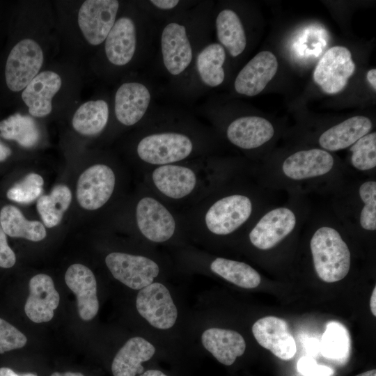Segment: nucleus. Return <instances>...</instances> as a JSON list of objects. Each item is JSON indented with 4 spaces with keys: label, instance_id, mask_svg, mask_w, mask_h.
<instances>
[{
    "label": "nucleus",
    "instance_id": "nucleus-1",
    "mask_svg": "<svg viewBox=\"0 0 376 376\" xmlns=\"http://www.w3.org/2000/svg\"><path fill=\"white\" fill-rule=\"evenodd\" d=\"M210 3L193 5L163 21L158 29L159 61L173 89L190 70L198 51L208 43Z\"/></svg>",
    "mask_w": 376,
    "mask_h": 376
},
{
    "label": "nucleus",
    "instance_id": "nucleus-2",
    "mask_svg": "<svg viewBox=\"0 0 376 376\" xmlns=\"http://www.w3.org/2000/svg\"><path fill=\"white\" fill-rule=\"evenodd\" d=\"M314 228L309 245L315 272L324 282L339 281L350 269L349 246L334 222L322 221Z\"/></svg>",
    "mask_w": 376,
    "mask_h": 376
},
{
    "label": "nucleus",
    "instance_id": "nucleus-3",
    "mask_svg": "<svg viewBox=\"0 0 376 376\" xmlns=\"http://www.w3.org/2000/svg\"><path fill=\"white\" fill-rule=\"evenodd\" d=\"M157 35V21L148 13L141 24L126 15L116 18L104 40L106 58L115 66H125L140 49L151 54Z\"/></svg>",
    "mask_w": 376,
    "mask_h": 376
},
{
    "label": "nucleus",
    "instance_id": "nucleus-4",
    "mask_svg": "<svg viewBox=\"0 0 376 376\" xmlns=\"http://www.w3.org/2000/svg\"><path fill=\"white\" fill-rule=\"evenodd\" d=\"M195 136L180 129L156 130L142 136L136 146V154L152 165L174 164L188 158L196 146Z\"/></svg>",
    "mask_w": 376,
    "mask_h": 376
},
{
    "label": "nucleus",
    "instance_id": "nucleus-5",
    "mask_svg": "<svg viewBox=\"0 0 376 376\" xmlns=\"http://www.w3.org/2000/svg\"><path fill=\"white\" fill-rule=\"evenodd\" d=\"M226 58L227 52L219 43L209 42L198 51L190 70L173 91L185 97H194L206 88L221 86L226 79Z\"/></svg>",
    "mask_w": 376,
    "mask_h": 376
},
{
    "label": "nucleus",
    "instance_id": "nucleus-6",
    "mask_svg": "<svg viewBox=\"0 0 376 376\" xmlns=\"http://www.w3.org/2000/svg\"><path fill=\"white\" fill-rule=\"evenodd\" d=\"M334 156L322 148L301 150L290 155L282 162L279 173L294 184L320 182L338 170Z\"/></svg>",
    "mask_w": 376,
    "mask_h": 376
},
{
    "label": "nucleus",
    "instance_id": "nucleus-7",
    "mask_svg": "<svg viewBox=\"0 0 376 376\" xmlns=\"http://www.w3.org/2000/svg\"><path fill=\"white\" fill-rule=\"evenodd\" d=\"M299 212L294 206L274 207L267 210L251 228L249 241L258 249H272L299 227Z\"/></svg>",
    "mask_w": 376,
    "mask_h": 376
},
{
    "label": "nucleus",
    "instance_id": "nucleus-8",
    "mask_svg": "<svg viewBox=\"0 0 376 376\" xmlns=\"http://www.w3.org/2000/svg\"><path fill=\"white\" fill-rule=\"evenodd\" d=\"M253 210L254 203L250 196L243 194L226 195L216 201L207 210L206 228L216 235H230L250 219Z\"/></svg>",
    "mask_w": 376,
    "mask_h": 376
},
{
    "label": "nucleus",
    "instance_id": "nucleus-9",
    "mask_svg": "<svg viewBox=\"0 0 376 376\" xmlns=\"http://www.w3.org/2000/svg\"><path fill=\"white\" fill-rule=\"evenodd\" d=\"M43 63V52L37 42L24 39L10 52L6 64L8 88L14 92L24 89L38 74Z\"/></svg>",
    "mask_w": 376,
    "mask_h": 376
},
{
    "label": "nucleus",
    "instance_id": "nucleus-10",
    "mask_svg": "<svg viewBox=\"0 0 376 376\" xmlns=\"http://www.w3.org/2000/svg\"><path fill=\"white\" fill-rule=\"evenodd\" d=\"M154 103L155 91L149 82L125 81L115 93L116 118L123 125H134L150 114Z\"/></svg>",
    "mask_w": 376,
    "mask_h": 376
},
{
    "label": "nucleus",
    "instance_id": "nucleus-11",
    "mask_svg": "<svg viewBox=\"0 0 376 376\" xmlns=\"http://www.w3.org/2000/svg\"><path fill=\"white\" fill-rule=\"evenodd\" d=\"M136 307L139 315L157 329L172 328L178 318V309L170 291L159 282H152L139 290Z\"/></svg>",
    "mask_w": 376,
    "mask_h": 376
},
{
    "label": "nucleus",
    "instance_id": "nucleus-12",
    "mask_svg": "<svg viewBox=\"0 0 376 376\" xmlns=\"http://www.w3.org/2000/svg\"><path fill=\"white\" fill-rule=\"evenodd\" d=\"M356 65L350 51L345 47L329 49L320 59L313 72L315 82L327 94H336L347 86Z\"/></svg>",
    "mask_w": 376,
    "mask_h": 376
},
{
    "label": "nucleus",
    "instance_id": "nucleus-13",
    "mask_svg": "<svg viewBox=\"0 0 376 376\" xmlns=\"http://www.w3.org/2000/svg\"><path fill=\"white\" fill-rule=\"evenodd\" d=\"M112 276L133 290H141L152 283L159 273V265L143 256L112 252L105 258Z\"/></svg>",
    "mask_w": 376,
    "mask_h": 376
},
{
    "label": "nucleus",
    "instance_id": "nucleus-14",
    "mask_svg": "<svg viewBox=\"0 0 376 376\" xmlns=\"http://www.w3.org/2000/svg\"><path fill=\"white\" fill-rule=\"evenodd\" d=\"M120 8L116 0H88L78 13L79 26L85 39L92 45L104 42L113 27Z\"/></svg>",
    "mask_w": 376,
    "mask_h": 376
},
{
    "label": "nucleus",
    "instance_id": "nucleus-15",
    "mask_svg": "<svg viewBox=\"0 0 376 376\" xmlns=\"http://www.w3.org/2000/svg\"><path fill=\"white\" fill-rule=\"evenodd\" d=\"M115 184V174L109 166L99 164L88 167L77 181L79 204L88 210L100 208L111 198Z\"/></svg>",
    "mask_w": 376,
    "mask_h": 376
},
{
    "label": "nucleus",
    "instance_id": "nucleus-16",
    "mask_svg": "<svg viewBox=\"0 0 376 376\" xmlns=\"http://www.w3.org/2000/svg\"><path fill=\"white\" fill-rule=\"evenodd\" d=\"M136 220L141 234L152 242L168 241L176 228L172 214L159 201L150 196L143 197L138 202Z\"/></svg>",
    "mask_w": 376,
    "mask_h": 376
},
{
    "label": "nucleus",
    "instance_id": "nucleus-17",
    "mask_svg": "<svg viewBox=\"0 0 376 376\" xmlns=\"http://www.w3.org/2000/svg\"><path fill=\"white\" fill-rule=\"evenodd\" d=\"M252 333L257 342L282 360H290L296 353L295 340L287 322L275 316L258 320L252 326Z\"/></svg>",
    "mask_w": 376,
    "mask_h": 376
},
{
    "label": "nucleus",
    "instance_id": "nucleus-18",
    "mask_svg": "<svg viewBox=\"0 0 376 376\" xmlns=\"http://www.w3.org/2000/svg\"><path fill=\"white\" fill-rule=\"evenodd\" d=\"M278 65L272 52L263 51L258 53L238 72L234 81L235 91L249 97L257 95L274 77Z\"/></svg>",
    "mask_w": 376,
    "mask_h": 376
},
{
    "label": "nucleus",
    "instance_id": "nucleus-19",
    "mask_svg": "<svg viewBox=\"0 0 376 376\" xmlns=\"http://www.w3.org/2000/svg\"><path fill=\"white\" fill-rule=\"evenodd\" d=\"M29 287V295L24 305L26 315L36 323L50 321L60 301L52 279L45 274H37L30 279Z\"/></svg>",
    "mask_w": 376,
    "mask_h": 376
},
{
    "label": "nucleus",
    "instance_id": "nucleus-20",
    "mask_svg": "<svg viewBox=\"0 0 376 376\" xmlns=\"http://www.w3.org/2000/svg\"><path fill=\"white\" fill-rule=\"evenodd\" d=\"M226 134L234 146L244 150L258 148L270 141L274 134L272 124L257 116H244L233 120Z\"/></svg>",
    "mask_w": 376,
    "mask_h": 376
},
{
    "label": "nucleus",
    "instance_id": "nucleus-21",
    "mask_svg": "<svg viewBox=\"0 0 376 376\" xmlns=\"http://www.w3.org/2000/svg\"><path fill=\"white\" fill-rule=\"evenodd\" d=\"M68 287L75 294L79 317L91 320L99 311L97 282L92 271L81 264L70 265L65 274Z\"/></svg>",
    "mask_w": 376,
    "mask_h": 376
},
{
    "label": "nucleus",
    "instance_id": "nucleus-22",
    "mask_svg": "<svg viewBox=\"0 0 376 376\" xmlns=\"http://www.w3.org/2000/svg\"><path fill=\"white\" fill-rule=\"evenodd\" d=\"M61 84L60 76L53 71L38 74L22 93L29 113L39 118L49 115L52 109V97L59 91Z\"/></svg>",
    "mask_w": 376,
    "mask_h": 376
},
{
    "label": "nucleus",
    "instance_id": "nucleus-23",
    "mask_svg": "<svg viewBox=\"0 0 376 376\" xmlns=\"http://www.w3.org/2000/svg\"><path fill=\"white\" fill-rule=\"evenodd\" d=\"M152 180L162 194L173 199L188 196L197 182L196 175L191 169L175 164L158 166L152 171Z\"/></svg>",
    "mask_w": 376,
    "mask_h": 376
},
{
    "label": "nucleus",
    "instance_id": "nucleus-24",
    "mask_svg": "<svg viewBox=\"0 0 376 376\" xmlns=\"http://www.w3.org/2000/svg\"><path fill=\"white\" fill-rule=\"evenodd\" d=\"M372 121L363 116H355L334 125L323 132L318 139L322 149L335 152L350 147L357 140L368 134Z\"/></svg>",
    "mask_w": 376,
    "mask_h": 376
},
{
    "label": "nucleus",
    "instance_id": "nucleus-25",
    "mask_svg": "<svg viewBox=\"0 0 376 376\" xmlns=\"http://www.w3.org/2000/svg\"><path fill=\"white\" fill-rule=\"evenodd\" d=\"M203 346L221 363L232 365L246 350L243 336L234 330L209 328L201 335Z\"/></svg>",
    "mask_w": 376,
    "mask_h": 376
},
{
    "label": "nucleus",
    "instance_id": "nucleus-26",
    "mask_svg": "<svg viewBox=\"0 0 376 376\" xmlns=\"http://www.w3.org/2000/svg\"><path fill=\"white\" fill-rule=\"evenodd\" d=\"M156 351L146 339L136 336L130 338L115 355L111 371L113 376H136L143 372L142 363L150 360Z\"/></svg>",
    "mask_w": 376,
    "mask_h": 376
},
{
    "label": "nucleus",
    "instance_id": "nucleus-27",
    "mask_svg": "<svg viewBox=\"0 0 376 376\" xmlns=\"http://www.w3.org/2000/svg\"><path fill=\"white\" fill-rule=\"evenodd\" d=\"M214 27L218 43L233 58L245 50L247 38L243 22L232 8H222L214 18Z\"/></svg>",
    "mask_w": 376,
    "mask_h": 376
},
{
    "label": "nucleus",
    "instance_id": "nucleus-28",
    "mask_svg": "<svg viewBox=\"0 0 376 376\" xmlns=\"http://www.w3.org/2000/svg\"><path fill=\"white\" fill-rule=\"evenodd\" d=\"M0 224L5 233L11 237L39 242L47 235L41 222L26 219L19 208L13 205H6L1 208Z\"/></svg>",
    "mask_w": 376,
    "mask_h": 376
},
{
    "label": "nucleus",
    "instance_id": "nucleus-29",
    "mask_svg": "<svg viewBox=\"0 0 376 376\" xmlns=\"http://www.w3.org/2000/svg\"><path fill=\"white\" fill-rule=\"evenodd\" d=\"M109 117V108L106 101L91 100L77 109L72 118V126L81 134L95 135L105 128Z\"/></svg>",
    "mask_w": 376,
    "mask_h": 376
},
{
    "label": "nucleus",
    "instance_id": "nucleus-30",
    "mask_svg": "<svg viewBox=\"0 0 376 376\" xmlns=\"http://www.w3.org/2000/svg\"><path fill=\"white\" fill-rule=\"evenodd\" d=\"M211 271L240 288L251 289L261 282L259 273L249 265L224 258H217L210 264Z\"/></svg>",
    "mask_w": 376,
    "mask_h": 376
},
{
    "label": "nucleus",
    "instance_id": "nucleus-31",
    "mask_svg": "<svg viewBox=\"0 0 376 376\" xmlns=\"http://www.w3.org/2000/svg\"><path fill=\"white\" fill-rule=\"evenodd\" d=\"M0 136L16 141L24 148H32L40 139V131L35 120L29 116L15 113L0 121Z\"/></svg>",
    "mask_w": 376,
    "mask_h": 376
},
{
    "label": "nucleus",
    "instance_id": "nucleus-32",
    "mask_svg": "<svg viewBox=\"0 0 376 376\" xmlns=\"http://www.w3.org/2000/svg\"><path fill=\"white\" fill-rule=\"evenodd\" d=\"M71 201V191L64 185H58L54 187L50 194L40 196L36 207L45 226L52 228L58 225Z\"/></svg>",
    "mask_w": 376,
    "mask_h": 376
},
{
    "label": "nucleus",
    "instance_id": "nucleus-33",
    "mask_svg": "<svg viewBox=\"0 0 376 376\" xmlns=\"http://www.w3.org/2000/svg\"><path fill=\"white\" fill-rule=\"evenodd\" d=\"M359 202L357 223L359 228L368 232L376 230V182L366 180L357 188Z\"/></svg>",
    "mask_w": 376,
    "mask_h": 376
},
{
    "label": "nucleus",
    "instance_id": "nucleus-34",
    "mask_svg": "<svg viewBox=\"0 0 376 376\" xmlns=\"http://www.w3.org/2000/svg\"><path fill=\"white\" fill-rule=\"evenodd\" d=\"M350 162L358 171L368 172L376 167V132H369L352 144Z\"/></svg>",
    "mask_w": 376,
    "mask_h": 376
},
{
    "label": "nucleus",
    "instance_id": "nucleus-35",
    "mask_svg": "<svg viewBox=\"0 0 376 376\" xmlns=\"http://www.w3.org/2000/svg\"><path fill=\"white\" fill-rule=\"evenodd\" d=\"M349 347V338L345 329L336 322L329 324L320 345L323 356L331 359H340L346 356Z\"/></svg>",
    "mask_w": 376,
    "mask_h": 376
},
{
    "label": "nucleus",
    "instance_id": "nucleus-36",
    "mask_svg": "<svg viewBox=\"0 0 376 376\" xmlns=\"http://www.w3.org/2000/svg\"><path fill=\"white\" fill-rule=\"evenodd\" d=\"M43 183L41 175L34 173H29L8 189L6 196L9 200L18 203H30L42 192Z\"/></svg>",
    "mask_w": 376,
    "mask_h": 376
},
{
    "label": "nucleus",
    "instance_id": "nucleus-37",
    "mask_svg": "<svg viewBox=\"0 0 376 376\" xmlns=\"http://www.w3.org/2000/svg\"><path fill=\"white\" fill-rule=\"evenodd\" d=\"M196 1L180 0H149L143 8L156 21L166 20L193 5Z\"/></svg>",
    "mask_w": 376,
    "mask_h": 376
},
{
    "label": "nucleus",
    "instance_id": "nucleus-38",
    "mask_svg": "<svg viewBox=\"0 0 376 376\" xmlns=\"http://www.w3.org/2000/svg\"><path fill=\"white\" fill-rule=\"evenodd\" d=\"M26 337L16 327L0 318V354L24 347Z\"/></svg>",
    "mask_w": 376,
    "mask_h": 376
},
{
    "label": "nucleus",
    "instance_id": "nucleus-39",
    "mask_svg": "<svg viewBox=\"0 0 376 376\" xmlns=\"http://www.w3.org/2000/svg\"><path fill=\"white\" fill-rule=\"evenodd\" d=\"M297 368L304 376H331L334 374L332 368L320 365L314 359L306 356L299 359Z\"/></svg>",
    "mask_w": 376,
    "mask_h": 376
},
{
    "label": "nucleus",
    "instance_id": "nucleus-40",
    "mask_svg": "<svg viewBox=\"0 0 376 376\" xmlns=\"http://www.w3.org/2000/svg\"><path fill=\"white\" fill-rule=\"evenodd\" d=\"M15 263V254L8 245L7 235L0 224V267L8 269L13 267Z\"/></svg>",
    "mask_w": 376,
    "mask_h": 376
},
{
    "label": "nucleus",
    "instance_id": "nucleus-41",
    "mask_svg": "<svg viewBox=\"0 0 376 376\" xmlns=\"http://www.w3.org/2000/svg\"><path fill=\"white\" fill-rule=\"evenodd\" d=\"M304 347L310 354H315L319 351L318 341L315 338H308Z\"/></svg>",
    "mask_w": 376,
    "mask_h": 376
},
{
    "label": "nucleus",
    "instance_id": "nucleus-42",
    "mask_svg": "<svg viewBox=\"0 0 376 376\" xmlns=\"http://www.w3.org/2000/svg\"><path fill=\"white\" fill-rule=\"evenodd\" d=\"M11 154L10 148L0 141V162L6 160Z\"/></svg>",
    "mask_w": 376,
    "mask_h": 376
},
{
    "label": "nucleus",
    "instance_id": "nucleus-43",
    "mask_svg": "<svg viewBox=\"0 0 376 376\" xmlns=\"http://www.w3.org/2000/svg\"><path fill=\"white\" fill-rule=\"evenodd\" d=\"M0 376H37V375L33 373L18 375L9 368L2 367V368H0Z\"/></svg>",
    "mask_w": 376,
    "mask_h": 376
},
{
    "label": "nucleus",
    "instance_id": "nucleus-44",
    "mask_svg": "<svg viewBox=\"0 0 376 376\" xmlns=\"http://www.w3.org/2000/svg\"><path fill=\"white\" fill-rule=\"evenodd\" d=\"M367 80L371 86L373 88L374 91L376 90V70L371 69L370 70L366 75Z\"/></svg>",
    "mask_w": 376,
    "mask_h": 376
},
{
    "label": "nucleus",
    "instance_id": "nucleus-45",
    "mask_svg": "<svg viewBox=\"0 0 376 376\" xmlns=\"http://www.w3.org/2000/svg\"><path fill=\"white\" fill-rule=\"evenodd\" d=\"M370 308L372 314L376 316V288L375 287L370 299Z\"/></svg>",
    "mask_w": 376,
    "mask_h": 376
},
{
    "label": "nucleus",
    "instance_id": "nucleus-46",
    "mask_svg": "<svg viewBox=\"0 0 376 376\" xmlns=\"http://www.w3.org/2000/svg\"><path fill=\"white\" fill-rule=\"evenodd\" d=\"M139 376H168V375L158 370H148L140 374Z\"/></svg>",
    "mask_w": 376,
    "mask_h": 376
},
{
    "label": "nucleus",
    "instance_id": "nucleus-47",
    "mask_svg": "<svg viewBox=\"0 0 376 376\" xmlns=\"http://www.w3.org/2000/svg\"><path fill=\"white\" fill-rule=\"evenodd\" d=\"M356 376H376V370L373 369L364 373H360Z\"/></svg>",
    "mask_w": 376,
    "mask_h": 376
},
{
    "label": "nucleus",
    "instance_id": "nucleus-48",
    "mask_svg": "<svg viewBox=\"0 0 376 376\" xmlns=\"http://www.w3.org/2000/svg\"><path fill=\"white\" fill-rule=\"evenodd\" d=\"M62 376H84V375L80 373L67 372L64 374H62Z\"/></svg>",
    "mask_w": 376,
    "mask_h": 376
},
{
    "label": "nucleus",
    "instance_id": "nucleus-49",
    "mask_svg": "<svg viewBox=\"0 0 376 376\" xmlns=\"http://www.w3.org/2000/svg\"><path fill=\"white\" fill-rule=\"evenodd\" d=\"M51 376H62V374L59 373H54L53 374L51 375Z\"/></svg>",
    "mask_w": 376,
    "mask_h": 376
}]
</instances>
